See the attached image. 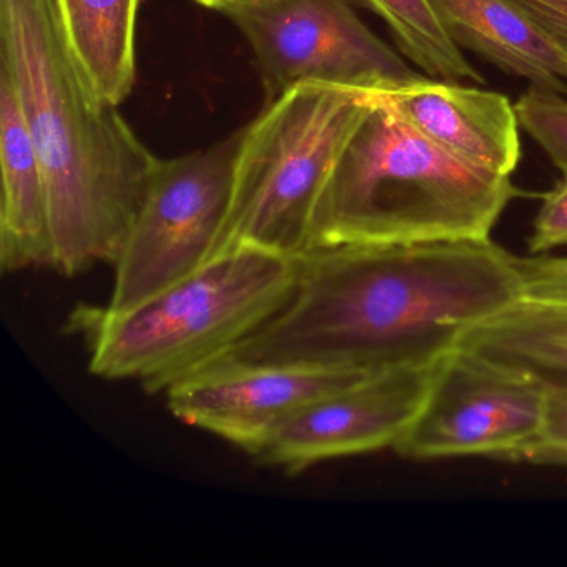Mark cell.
Segmentation results:
<instances>
[{
  "label": "cell",
  "mask_w": 567,
  "mask_h": 567,
  "mask_svg": "<svg viewBox=\"0 0 567 567\" xmlns=\"http://www.w3.org/2000/svg\"><path fill=\"white\" fill-rule=\"evenodd\" d=\"M0 268L4 274L51 268L48 182L21 101L4 74H0Z\"/></svg>",
  "instance_id": "cell-12"
},
{
  "label": "cell",
  "mask_w": 567,
  "mask_h": 567,
  "mask_svg": "<svg viewBox=\"0 0 567 567\" xmlns=\"http://www.w3.org/2000/svg\"><path fill=\"white\" fill-rule=\"evenodd\" d=\"M54 6L92 91L118 107L134 85L138 0H54Z\"/></svg>",
  "instance_id": "cell-14"
},
{
  "label": "cell",
  "mask_w": 567,
  "mask_h": 567,
  "mask_svg": "<svg viewBox=\"0 0 567 567\" xmlns=\"http://www.w3.org/2000/svg\"><path fill=\"white\" fill-rule=\"evenodd\" d=\"M244 128L207 151L157 158L114 261L107 307L128 310L212 264L224 234Z\"/></svg>",
  "instance_id": "cell-6"
},
{
  "label": "cell",
  "mask_w": 567,
  "mask_h": 567,
  "mask_svg": "<svg viewBox=\"0 0 567 567\" xmlns=\"http://www.w3.org/2000/svg\"><path fill=\"white\" fill-rule=\"evenodd\" d=\"M298 265L235 251L128 310L81 303L68 331L84 341L95 377L165 393L270 320L290 297Z\"/></svg>",
  "instance_id": "cell-4"
},
{
  "label": "cell",
  "mask_w": 567,
  "mask_h": 567,
  "mask_svg": "<svg viewBox=\"0 0 567 567\" xmlns=\"http://www.w3.org/2000/svg\"><path fill=\"white\" fill-rule=\"evenodd\" d=\"M461 347L524 371L550 390H567V305L526 297L471 331Z\"/></svg>",
  "instance_id": "cell-15"
},
{
  "label": "cell",
  "mask_w": 567,
  "mask_h": 567,
  "mask_svg": "<svg viewBox=\"0 0 567 567\" xmlns=\"http://www.w3.org/2000/svg\"><path fill=\"white\" fill-rule=\"evenodd\" d=\"M524 298L520 258L491 238L317 248L284 307L217 360L364 374L431 367Z\"/></svg>",
  "instance_id": "cell-1"
},
{
  "label": "cell",
  "mask_w": 567,
  "mask_h": 567,
  "mask_svg": "<svg viewBox=\"0 0 567 567\" xmlns=\"http://www.w3.org/2000/svg\"><path fill=\"white\" fill-rule=\"evenodd\" d=\"M364 373L285 363L217 360L165 391L182 423L215 434L254 456L288 417Z\"/></svg>",
  "instance_id": "cell-10"
},
{
  "label": "cell",
  "mask_w": 567,
  "mask_h": 567,
  "mask_svg": "<svg viewBox=\"0 0 567 567\" xmlns=\"http://www.w3.org/2000/svg\"><path fill=\"white\" fill-rule=\"evenodd\" d=\"M520 128L549 155L559 171L567 168V99L530 85L516 104Z\"/></svg>",
  "instance_id": "cell-17"
},
{
  "label": "cell",
  "mask_w": 567,
  "mask_h": 567,
  "mask_svg": "<svg viewBox=\"0 0 567 567\" xmlns=\"http://www.w3.org/2000/svg\"><path fill=\"white\" fill-rule=\"evenodd\" d=\"M451 41L534 87L567 94V64L511 0H430Z\"/></svg>",
  "instance_id": "cell-13"
},
{
  "label": "cell",
  "mask_w": 567,
  "mask_h": 567,
  "mask_svg": "<svg viewBox=\"0 0 567 567\" xmlns=\"http://www.w3.org/2000/svg\"><path fill=\"white\" fill-rule=\"evenodd\" d=\"M371 107V92L320 84L298 85L267 104L244 127L214 260L245 250L303 258L321 192Z\"/></svg>",
  "instance_id": "cell-5"
},
{
  "label": "cell",
  "mask_w": 567,
  "mask_h": 567,
  "mask_svg": "<svg viewBox=\"0 0 567 567\" xmlns=\"http://www.w3.org/2000/svg\"><path fill=\"white\" fill-rule=\"evenodd\" d=\"M257 59L268 104L303 84L390 92L423 81L348 0H247L225 12Z\"/></svg>",
  "instance_id": "cell-7"
},
{
  "label": "cell",
  "mask_w": 567,
  "mask_h": 567,
  "mask_svg": "<svg viewBox=\"0 0 567 567\" xmlns=\"http://www.w3.org/2000/svg\"><path fill=\"white\" fill-rule=\"evenodd\" d=\"M436 364L367 374L318 398L284 421L251 457L297 476L324 461L393 450L416 416Z\"/></svg>",
  "instance_id": "cell-9"
},
{
  "label": "cell",
  "mask_w": 567,
  "mask_h": 567,
  "mask_svg": "<svg viewBox=\"0 0 567 567\" xmlns=\"http://www.w3.org/2000/svg\"><path fill=\"white\" fill-rule=\"evenodd\" d=\"M197 4L204 6L207 9H215V11L227 12L228 9L235 6L244 4L247 0H195Z\"/></svg>",
  "instance_id": "cell-22"
},
{
  "label": "cell",
  "mask_w": 567,
  "mask_h": 567,
  "mask_svg": "<svg viewBox=\"0 0 567 567\" xmlns=\"http://www.w3.org/2000/svg\"><path fill=\"white\" fill-rule=\"evenodd\" d=\"M383 19L401 54L426 78L446 82L484 84V78L467 62L444 31L430 0H360Z\"/></svg>",
  "instance_id": "cell-16"
},
{
  "label": "cell",
  "mask_w": 567,
  "mask_h": 567,
  "mask_svg": "<svg viewBox=\"0 0 567 567\" xmlns=\"http://www.w3.org/2000/svg\"><path fill=\"white\" fill-rule=\"evenodd\" d=\"M557 184L540 195V207L534 218L533 234L527 240L530 257L547 255L567 247V168L560 171Z\"/></svg>",
  "instance_id": "cell-18"
},
{
  "label": "cell",
  "mask_w": 567,
  "mask_h": 567,
  "mask_svg": "<svg viewBox=\"0 0 567 567\" xmlns=\"http://www.w3.org/2000/svg\"><path fill=\"white\" fill-rule=\"evenodd\" d=\"M547 388L460 347L437 361L426 396L393 446L406 460L524 461L546 424Z\"/></svg>",
  "instance_id": "cell-8"
},
{
  "label": "cell",
  "mask_w": 567,
  "mask_h": 567,
  "mask_svg": "<svg viewBox=\"0 0 567 567\" xmlns=\"http://www.w3.org/2000/svg\"><path fill=\"white\" fill-rule=\"evenodd\" d=\"M371 99L321 192L310 251L491 238L520 195L511 177L464 164Z\"/></svg>",
  "instance_id": "cell-3"
},
{
  "label": "cell",
  "mask_w": 567,
  "mask_h": 567,
  "mask_svg": "<svg viewBox=\"0 0 567 567\" xmlns=\"http://www.w3.org/2000/svg\"><path fill=\"white\" fill-rule=\"evenodd\" d=\"M524 461L567 467V390L547 388L546 424Z\"/></svg>",
  "instance_id": "cell-19"
},
{
  "label": "cell",
  "mask_w": 567,
  "mask_h": 567,
  "mask_svg": "<svg viewBox=\"0 0 567 567\" xmlns=\"http://www.w3.org/2000/svg\"><path fill=\"white\" fill-rule=\"evenodd\" d=\"M373 97L464 164L511 177L520 161L519 121L506 95L424 78Z\"/></svg>",
  "instance_id": "cell-11"
},
{
  "label": "cell",
  "mask_w": 567,
  "mask_h": 567,
  "mask_svg": "<svg viewBox=\"0 0 567 567\" xmlns=\"http://www.w3.org/2000/svg\"><path fill=\"white\" fill-rule=\"evenodd\" d=\"M520 267L526 277V297L567 305V257L520 258Z\"/></svg>",
  "instance_id": "cell-20"
},
{
  "label": "cell",
  "mask_w": 567,
  "mask_h": 567,
  "mask_svg": "<svg viewBox=\"0 0 567 567\" xmlns=\"http://www.w3.org/2000/svg\"><path fill=\"white\" fill-rule=\"evenodd\" d=\"M0 74L14 85L44 168L52 265H114L157 157L99 99L62 34L54 0H0Z\"/></svg>",
  "instance_id": "cell-2"
},
{
  "label": "cell",
  "mask_w": 567,
  "mask_h": 567,
  "mask_svg": "<svg viewBox=\"0 0 567 567\" xmlns=\"http://www.w3.org/2000/svg\"><path fill=\"white\" fill-rule=\"evenodd\" d=\"M511 2L534 22L567 64V0H511Z\"/></svg>",
  "instance_id": "cell-21"
}]
</instances>
